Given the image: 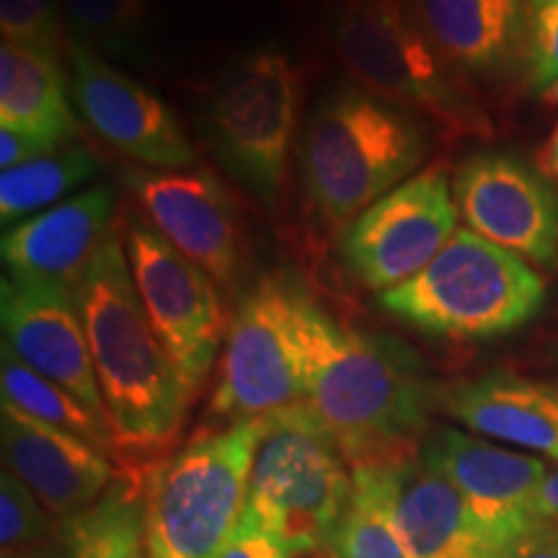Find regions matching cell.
Masks as SVG:
<instances>
[{"instance_id":"cell-19","label":"cell","mask_w":558,"mask_h":558,"mask_svg":"<svg viewBox=\"0 0 558 558\" xmlns=\"http://www.w3.org/2000/svg\"><path fill=\"white\" fill-rule=\"evenodd\" d=\"M437 403L473 435L558 460V388L494 369L437 390Z\"/></svg>"},{"instance_id":"cell-8","label":"cell","mask_w":558,"mask_h":558,"mask_svg":"<svg viewBox=\"0 0 558 558\" xmlns=\"http://www.w3.org/2000/svg\"><path fill=\"white\" fill-rule=\"evenodd\" d=\"M303 70L282 50L259 47L230 60L207 101V137L230 177L264 207L282 197Z\"/></svg>"},{"instance_id":"cell-2","label":"cell","mask_w":558,"mask_h":558,"mask_svg":"<svg viewBox=\"0 0 558 558\" xmlns=\"http://www.w3.org/2000/svg\"><path fill=\"white\" fill-rule=\"evenodd\" d=\"M75 303L117 452L153 458L169 450L192 399L137 295L120 226L75 288Z\"/></svg>"},{"instance_id":"cell-31","label":"cell","mask_w":558,"mask_h":558,"mask_svg":"<svg viewBox=\"0 0 558 558\" xmlns=\"http://www.w3.org/2000/svg\"><path fill=\"white\" fill-rule=\"evenodd\" d=\"M222 558H295L284 543H279L275 535L256 525L254 520L243 518L239 533L230 541Z\"/></svg>"},{"instance_id":"cell-23","label":"cell","mask_w":558,"mask_h":558,"mask_svg":"<svg viewBox=\"0 0 558 558\" xmlns=\"http://www.w3.org/2000/svg\"><path fill=\"white\" fill-rule=\"evenodd\" d=\"M145 546V484L120 476L86 512L62 522L50 558H135Z\"/></svg>"},{"instance_id":"cell-38","label":"cell","mask_w":558,"mask_h":558,"mask_svg":"<svg viewBox=\"0 0 558 558\" xmlns=\"http://www.w3.org/2000/svg\"><path fill=\"white\" fill-rule=\"evenodd\" d=\"M135 558H150V556H148V550H145V546H143V550H140V554H137Z\"/></svg>"},{"instance_id":"cell-36","label":"cell","mask_w":558,"mask_h":558,"mask_svg":"<svg viewBox=\"0 0 558 558\" xmlns=\"http://www.w3.org/2000/svg\"><path fill=\"white\" fill-rule=\"evenodd\" d=\"M0 558H47V556H39V554H24V550H3Z\"/></svg>"},{"instance_id":"cell-16","label":"cell","mask_w":558,"mask_h":558,"mask_svg":"<svg viewBox=\"0 0 558 558\" xmlns=\"http://www.w3.org/2000/svg\"><path fill=\"white\" fill-rule=\"evenodd\" d=\"M3 347L26 367L58 383L107 418L75 292L41 279L5 277L0 284ZM109 422V418H107Z\"/></svg>"},{"instance_id":"cell-33","label":"cell","mask_w":558,"mask_h":558,"mask_svg":"<svg viewBox=\"0 0 558 558\" xmlns=\"http://www.w3.org/2000/svg\"><path fill=\"white\" fill-rule=\"evenodd\" d=\"M494 558H558V525H548L512 546L501 548Z\"/></svg>"},{"instance_id":"cell-24","label":"cell","mask_w":558,"mask_h":558,"mask_svg":"<svg viewBox=\"0 0 558 558\" xmlns=\"http://www.w3.org/2000/svg\"><path fill=\"white\" fill-rule=\"evenodd\" d=\"M101 171V160L86 143L34 158L29 163L3 171L0 177V220L3 226L32 218L41 209L60 205L68 194L86 186Z\"/></svg>"},{"instance_id":"cell-29","label":"cell","mask_w":558,"mask_h":558,"mask_svg":"<svg viewBox=\"0 0 558 558\" xmlns=\"http://www.w3.org/2000/svg\"><path fill=\"white\" fill-rule=\"evenodd\" d=\"M0 34L5 41L68 54V19L62 0H0Z\"/></svg>"},{"instance_id":"cell-9","label":"cell","mask_w":558,"mask_h":558,"mask_svg":"<svg viewBox=\"0 0 558 558\" xmlns=\"http://www.w3.org/2000/svg\"><path fill=\"white\" fill-rule=\"evenodd\" d=\"M303 292V284L284 271H269L243 292L228 326L209 414L233 424L305 407Z\"/></svg>"},{"instance_id":"cell-30","label":"cell","mask_w":558,"mask_h":558,"mask_svg":"<svg viewBox=\"0 0 558 558\" xmlns=\"http://www.w3.org/2000/svg\"><path fill=\"white\" fill-rule=\"evenodd\" d=\"M522 75L538 94L558 83V0H525Z\"/></svg>"},{"instance_id":"cell-37","label":"cell","mask_w":558,"mask_h":558,"mask_svg":"<svg viewBox=\"0 0 558 558\" xmlns=\"http://www.w3.org/2000/svg\"><path fill=\"white\" fill-rule=\"evenodd\" d=\"M543 99H546L548 104H554V107H558V83H554V86L543 94Z\"/></svg>"},{"instance_id":"cell-25","label":"cell","mask_w":558,"mask_h":558,"mask_svg":"<svg viewBox=\"0 0 558 558\" xmlns=\"http://www.w3.org/2000/svg\"><path fill=\"white\" fill-rule=\"evenodd\" d=\"M0 390L3 401L24 411L39 422L58 427L70 435L86 439V442L99 448L107 456H120L117 452L114 432L107 418L90 411L81 399H75L70 390L52 383L37 369L26 367L19 357H13L3 347V362H0Z\"/></svg>"},{"instance_id":"cell-20","label":"cell","mask_w":558,"mask_h":558,"mask_svg":"<svg viewBox=\"0 0 558 558\" xmlns=\"http://www.w3.org/2000/svg\"><path fill=\"white\" fill-rule=\"evenodd\" d=\"M411 5L450 73L492 81L522 68L525 0H411Z\"/></svg>"},{"instance_id":"cell-14","label":"cell","mask_w":558,"mask_h":558,"mask_svg":"<svg viewBox=\"0 0 558 558\" xmlns=\"http://www.w3.org/2000/svg\"><path fill=\"white\" fill-rule=\"evenodd\" d=\"M418 460L456 486L499 550L554 525L538 514V494L548 476L543 458L456 427H435L418 445Z\"/></svg>"},{"instance_id":"cell-28","label":"cell","mask_w":558,"mask_h":558,"mask_svg":"<svg viewBox=\"0 0 558 558\" xmlns=\"http://www.w3.org/2000/svg\"><path fill=\"white\" fill-rule=\"evenodd\" d=\"M54 520L41 501L11 471L0 476V546L50 558L58 535Z\"/></svg>"},{"instance_id":"cell-32","label":"cell","mask_w":558,"mask_h":558,"mask_svg":"<svg viewBox=\"0 0 558 558\" xmlns=\"http://www.w3.org/2000/svg\"><path fill=\"white\" fill-rule=\"evenodd\" d=\"M47 153L54 150L41 145L39 140L13 130H0V166H3V171L29 163V160L47 156Z\"/></svg>"},{"instance_id":"cell-5","label":"cell","mask_w":558,"mask_h":558,"mask_svg":"<svg viewBox=\"0 0 558 558\" xmlns=\"http://www.w3.org/2000/svg\"><path fill=\"white\" fill-rule=\"evenodd\" d=\"M262 418L194 437L145 481L150 558H222L246 512Z\"/></svg>"},{"instance_id":"cell-35","label":"cell","mask_w":558,"mask_h":558,"mask_svg":"<svg viewBox=\"0 0 558 558\" xmlns=\"http://www.w3.org/2000/svg\"><path fill=\"white\" fill-rule=\"evenodd\" d=\"M538 169L558 184V122L538 150Z\"/></svg>"},{"instance_id":"cell-1","label":"cell","mask_w":558,"mask_h":558,"mask_svg":"<svg viewBox=\"0 0 558 558\" xmlns=\"http://www.w3.org/2000/svg\"><path fill=\"white\" fill-rule=\"evenodd\" d=\"M300 344L305 407L349 469L418 456L437 393L407 347L347 326L308 292L300 300Z\"/></svg>"},{"instance_id":"cell-11","label":"cell","mask_w":558,"mask_h":558,"mask_svg":"<svg viewBox=\"0 0 558 558\" xmlns=\"http://www.w3.org/2000/svg\"><path fill=\"white\" fill-rule=\"evenodd\" d=\"M452 177L429 163L390 190L339 233V256L367 290L399 288L448 246L458 230Z\"/></svg>"},{"instance_id":"cell-18","label":"cell","mask_w":558,"mask_h":558,"mask_svg":"<svg viewBox=\"0 0 558 558\" xmlns=\"http://www.w3.org/2000/svg\"><path fill=\"white\" fill-rule=\"evenodd\" d=\"M117 197L109 184L90 186L41 209L3 233L0 254L11 277L78 288L104 241L114 233Z\"/></svg>"},{"instance_id":"cell-3","label":"cell","mask_w":558,"mask_h":558,"mask_svg":"<svg viewBox=\"0 0 558 558\" xmlns=\"http://www.w3.org/2000/svg\"><path fill=\"white\" fill-rule=\"evenodd\" d=\"M429 122L360 86L331 90L305 124L298 173L320 230L341 233L369 205L424 169Z\"/></svg>"},{"instance_id":"cell-15","label":"cell","mask_w":558,"mask_h":558,"mask_svg":"<svg viewBox=\"0 0 558 558\" xmlns=\"http://www.w3.org/2000/svg\"><path fill=\"white\" fill-rule=\"evenodd\" d=\"M124 190L140 213L207 271L222 288H233L243 269V220L235 197L215 171H156L124 166Z\"/></svg>"},{"instance_id":"cell-22","label":"cell","mask_w":558,"mask_h":558,"mask_svg":"<svg viewBox=\"0 0 558 558\" xmlns=\"http://www.w3.org/2000/svg\"><path fill=\"white\" fill-rule=\"evenodd\" d=\"M70 73L60 54L41 47L0 45V130H13L60 150L78 143L81 122L73 111Z\"/></svg>"},{"instance_id":"cell-10","label":"cell","mask_w":558,"mask_h":558,"mask_svg":"<svg viewBox=\"0 0 558 558\" xmlns=\"http://www.w3.org/2000/svg\"><path fill=\"white\" fill-rule=\"evenodd\" d=\"M117 226L143 308L194 399L213 369L226 326L215 279L181 254L140 207H124Z\"/></svg>"},{"instance_id":"cell-34","label":"cell","mask_w":558,"mask_h":558,"mask_svg":"<svg viewBox=\"0 0 558 558\" xmlns=\"http://www.w3.org/2000/svg\"><path fill=\"white\" fill-rule=\"evenodd\" d=\"M538 514L541 520L558 525V469L548 471L538 494Z\"/></svg>"},{"instance_id":"cell-12","label":"cell","mask_w":558,"mask_h":558,"mask_svg":"<svg viewBox=\"0 0 558 558\" xmlns=\"http://www.w3.org/2000/svg\"><path fill=\"white\" fill-rule=\"evenodd\" d=\"M68 73L81 120L132 166L199 169L197 150L169 104L81 41H68Z\"/></svg>"},{"instance_id":"cell-26","label":"cell","mask_w":558,"mask_h":558,"mask_svg":"<svg viewBox=\"0 0 558 558\" xmlns=\"http://www.w3.org/2000/svg\"><path fill=\"white\" fill-rule=\"evenodd\" d=\"M326 554L329 558H411L390 518L386 463L352 469V499Z\"/></svg>"},{"instance_id":"cell-27","label":"cell","mask_w":558,"mask_h":558,"mask_svg":"<svg viewBox=\"0 0 558 558\" xmlns=\"http://www.w3.org/2000/svg\"><path fill=\"white\" fill-rule=\"evenodd\" d=\"M70 39L104 58L135 60L153 24V0H62Z\"/></svg>"},{"instance_id":"cell-21","label":"cell","mask_w":558,"mask_h":558,"mask_svg":"<svg viewBox=\"0 0 558 558\" xmlns=\"http://www.w3.org/2000/svg\"><path fill=\"white\" fill-rule=\"evenodd\" d=\"M390 518L411 558H494L499 548L481 530L448 478L418 456L386 463Z\"/></svg>"},{"instance_id":"cell-7","label":"cell","mask_w":558,"mask_h":558,"mask_svg":"<svg viewBox=\"0 0 558 558\" xmlns=\"http://www.w3.org/2000/svg\"><path fill=\"white\" fill-rule=\"evenodd\" d=\"M352 499V469L308 407L262 418L243 518L292 556L326 550Z\"/></svg>"},{"instance_id":"cell-17","label":"cell","mask_w":558,"mask_h":558,"mask_svg":"<svg viewBox=\"0 0 558 558\" xmlns=\"http://www.w3.org/2000/svg\"><path fill=\"white\" fill-rule=\"evenodd\" d=\"M3 463L54 520L70 522L99 501L120 473L107 452L3 401Z\"/></svg>"},{"instance_id":"cell-4","label":"cell","mask_w":558,"mask_h":558,"mask_svg":"<svg viewBox=\"0 0 558 558\" xmlns=\"http://www.w3.org/2000/svg\"><path fill=\"white\" fill-rule=\"evenodd\" d=\"M546 303V279L525 259L458 228L448 246L378 305L411 329L442 339H494L518 331Z\"/></svg>"},{"instance_id":"cell-13","label":"cell","mask_w":558,"mask_h":558,"mask_svg":"<svg viewBox=\"0 0 558 558\" xmlns=\"http://www.w3.org/2000/svg\"><path fill=\"white\" fill-rule=\"evenodd\" d=\"M460 220L535 269H558V192L507 150L473 153L452 173Z\"/></svg>"},{"instance_id":"cell-6","label":"cell","mask_w":558,"mask_h":558,"mask_svg":"<svg viewBox=\"0 0 558 558\" xmlns=\"http://www.w3.org/2000/svg\"><path fill=\"white\" fill-rule=\"evenodd\" d=\"M320 13L333 54L360 88L416 111L448 135L484 132V117L432 50L411 0H320Z\"/></svg>"}]
</instances>
